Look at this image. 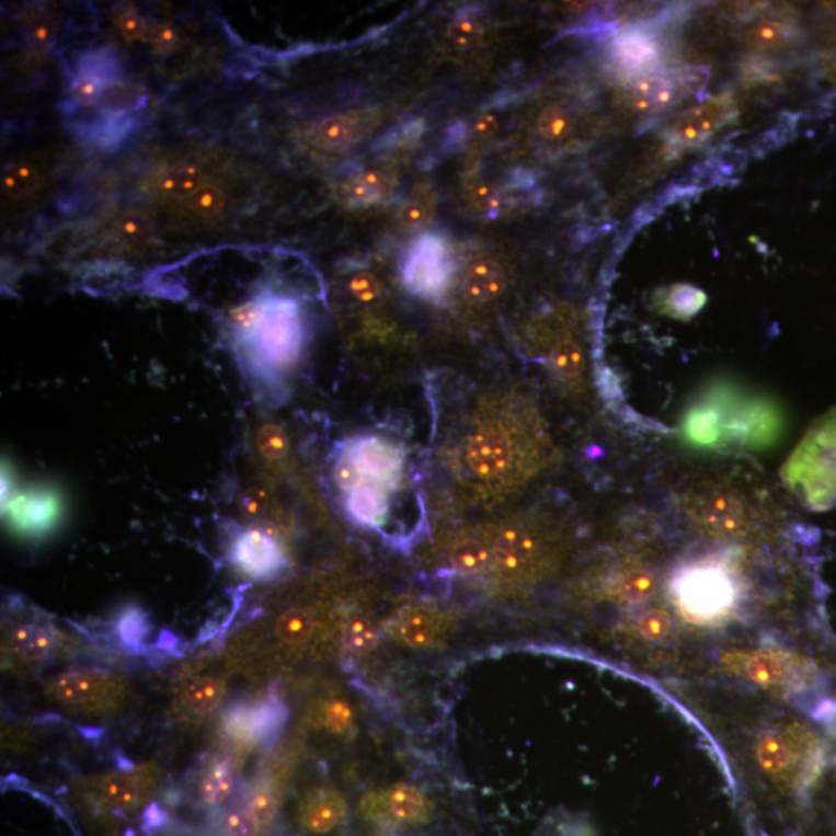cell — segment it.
<instances>
[{"instance_id":"6da1fadb","label":"cell","mask_w":836,"mask_h":836,"mask_svg":"<svg viewBox=\"0 0 836 836\" xmlns=\"http://www.w3.org/2000/svg\"><path fill=\"white\" fill-rule=\"evenodd\" d=\"M236 336L253 362L264 369L294 363L301 351L304 329L299 304L288 296L261 295L230 314Z\"/></svg>"},{"instance_id":"7a4b0ae2","label":"cell","mask_w":836,"mask_h":836,"mask_svg":"<svg viewBox=\"0 0 836 836\" xmlns=\"http://www.w3.org/2000/svg\"><path fill=\"white\" fill-rule=\"evenodd\" d=\"M756 760L771 779L805 793L827 766V747L813 731L789 723L760 734Z\"/></svg>"},{"instance_id":"3957f363","label":"cell","mask_w":836,"mask_h":836,"mask_svg":"<svg viewBox=\"0 0 836 836\" xmlns=\"http://www.w3.org/2000/svg\"><path fill=\"white\" fill-rule=\"evenodd\" d=\"M725 666L753 684L789 695H804L820 684L815 663L778 648L729 654Z\"/></svg>"},{"instance_id":"277c9868","label":"cell","mask_w":836,"mask_h":836,"mask_svg":"<svg viewBox=\"0 0 836 836\" xmlns=\"http://www.w3.org/2000/svg\"><path fill=\"white\" fill-rule=\"evenodd\" d=\"M674 602L689 620L715 623L733 609L736 588L725 570L697 564L682 570L673 581Z\"/></svg>"},{"instance_id":"5b68a950","label":"cell","mask_w":836,"mask_h":836,"mask_svg":"<svg viewBox=\"0 0 836 836\" xmlns=\"http://www.w3.org/2000/svg\"><path fill=\"white\" fill-rule=\"evenodd\" d=\"M359 813L370 826L399 831L426 824L433 813V802L412 783H393L367 792L359 801Z\"/></svg>"},{"instance_id":"8992f818","label":"cell","mask_w":836,"mask_h":836,"mask_svg":"<svg viewBox=\"0 0 836 836\" xmlns=\"http://www.w3.org/2000/svg\"><path fill=\"white\" fill-rule=\"evenodd\" d=\"M126 684L104 671H69L55 678L47 695L64 707L81 712H108L125 700Z\"/></svg>"},{"instance_id":"52a82bcc","label":"cell","mask_w":836,"mask_h":836,"mask_svg":"<svg viewBox=\"0 0 836 836\" xmlns=\"http://www.w3.org/2000/svg\"><path fill=\"white\" fill-rule=\"evenodd\" d=\"M287 721V707L272 692L267 699L257 702H238L228 707L222 715V730L225 736L243 747H268L279 738Z\"/></svg>"},{"instance_id":"ba28073f","label":"cell","mask_w":836,"mask_h":836,"mask_svg":"<svg viewBox=\"0 0 836 836\" xmlns=\"http://www.w3.org/2000/svg\"><path fill=\"white\" fill-rule=\"evenodd\" d=\"M451 277L453 259L448 243L434 232L420 236L404 257L403 283L408 290L420 298H440Z\"/></svg>"},{"instance_id":"9c48e42d","label":"cell","mask_w":836,"mask_h":836,"mask_svg":"<svg viewBox=\"0 0 836 836\" xmlns=\"http://www.w3.org/2000/svg\"><path fill=\"white\" fill-rule=\"evenodd\" d=\"M707 82L703 69H674L655 71L633 82L632 106L641 112H660L676 106Z\"/></svg>"},{"instance_id":"30bf717a","label":"cell","mask_w":836,"mask_h":836,"mask_svg":"<svg viewBox=\"0 0 836 836\" xmlns=\"http://www.w3.org/2000/svg\"><path fill=\"white\" fill-rule=\"evenodd\" d=\"M228 557L243 575L257 581L275 580L288 569L283 547L262 528H241L236 531Z\"/></svg>"},{"instance_id":"8fae6325","label":"cell","mask_w":836,"mask_h":836,"mask_svg":"<svg viewBox=\"0 0 836 836\" xmlns=\"http://www.w3.org/2000/svg\"><path fill=\"white\" fill-rule=\"evenodd\" d=\"M344 453L358 472V485L391 489L401 479L404 456L392 442L377 436L359 437Z\"/></svg>"},{"instance_id":"7c38bea8","label":"cell","mask_w":836,"mask_h":836,"mask_svg":"<svg viewBox=\"0 0 836 836\" xmlns=\"http://www.w3.org/2000/svg\"><path fill=\"white\" fill-rule=\"evenodd\" d=\"M61 515V497L55 490L45 486L21 491L7 502L10 528L24 538L37 539L50 534Z\"/></svg>"},{"instance_id":"4fadbf2b","label":"cell","mask_w":836,"mask_h":836,"mask_svg":"<svg viewBox=\"0 0 836 836\" xmlns=\"http://www.w3.org/2000/svg\"><path fill=\"white\" fill-rule=\"evenodd\" d=\"M380 122V108H355L322 119L307 133L306 140L321 151H343L365 140L367 135L377 129Z\"/></svg>"},{"instance_id":"5bb4252c","label":"cell","mask_w":836,"mask_h":836,"mask_svg":"<svg viewBox=\"0 0 836 836\" xmlns=\"http://www.w3.org/2000/svg\"><path fill=\"white\" fill-rule=\"evenodd\" d=\"M610 55L625 77L640 80L660 70L663 58L662 37L655 27L648 25L625 30L615 37Z\"/></svg>"},{"instance_id":"9a60e30c","label":"cell","mask_w":836,"mask_h":836,"mask_svg":"<svg viewBox=\"0 0 836 836\" xmlns=\"http://www.w3.org/2000/svg\"><path fill=\"white\" fill-rule=\"evenodd\" d=\"M118 56L111 48H96L81 56L69 90L70 107L80 108L99 104L108 85L118 81Z\"/></svg>"},{"instance_id":"2e32d148","label":"cell","mask_w":836,"mask_h":836,"mask_svg":"<svg viewBox=\"0 0 836 836\" xmlns=\"http://www.w3.org/2000/svg\"><path fill=\"white\" fill-rule=\"evenodd\" d=\"M734 115H736V103L733 95L730 92L721 93L678 116L671 127V141L682 148L699 145L711 137L715 130L729 125Z\"/></svg>"},{"instance_id":"e0dca14e","label":"cell","mask_w":836,"mask_h":836,"mask_svg":"<svg viewBox=\"0 0 836 836\" xmlns=\"http://www.w3.org/2000/svg\"><path fill=\"white\" fill-rule=\"evenodd\" d=\"M156 775L151 768L119 770L107 775L96 786L95 798L101 808L114 813H130L142 804L151 792Z\"/></svg>"},{"instance_id":"ac0fdd59","label":"cell","mask_w":836,"mask_h":836,"mask_svg":"<svg viewBox=\"0 0 836 836\" xmlns=\"http://www.w3.org/2000/svg\"><path fill=\"white\" fill-rule=\"evenodd\" d=\"M346 798L332 787H317L304 794L298 805V821L304 831L328 835L347 818Z\"/></svg>"},{"instance_id":"d6986e66","label":"cell","mask_w":836,"mask_h":836,"mask_svg":"<svg viewBox=\"0 0 836 836\" xmlns=\"http://www.w3.org/2000/svg\"><path fill=\"white\" fill-rule=\"evenodd\" d=\"M512 462V444L499 430H482L468 445V463L482 479L496 478Z\"/></svg>"},{"instance_id":"ffe728a7","label":"cell","mask_w":836,"mask_h":836,"mask_svg":"<svg viewBox=\"0 0 836 836\" xmlns=\"http://www.w3.org/2000/svg\"><path fill=\"white\" fill-rule=\"evenodd\" d=\"M446 632L448 625L445 618L426 609L410 610L389 628L393 639L417 650L438 646L445 640Z\"/></svg>"},{"instance_id":"44dd1931","label":"cell","mask_w":836,"mask_h":836,"mask_svg":"<svg viewBox=\"0 0 836 836\" xmlns=\"http://www.w3.org/2000/svg\"><path fill=\"white\" fill-rule=\"evenodd\" d=\"M396 190L392 175L381 171H366L344 179L335 186V196L341 204L351 208H362L380 204Z\"/></svg>"},{"instance_id":"7402d4cb","label":"cell","mask_w":836,"mask_h":836,"mask_svg":"<svg viewBox=\"0 0 836 836\" xmlns=\"http://www.w3.org/2000/svg\"><path fill=\"white\" fill-rule=\"evenodd\" d=\"M692 513L697 523L711 534H736L744 525V508L741 502L731 494H711L697 502Z\"/></svg>"},{"instance_id":"603a6c76","label":"cell","mask_w":836,"mask_h":836,"mask_svg":"<svg viewBox=\"0 0 836 836\" xmlns=\"http://www.w3.org/2000/svg\"><path fill=\"white\" fill-rule=\"evenodd\" d=\"M493 562L507 572L527 569L541 554V542L534 535L509 528L499 535L493 547Z\"/></svg>"},{"instance_id":"cb8c5ba5","label":"cell","mask_w":836,"mask_h":836,"mask_svg":"<svg viewBox=\"0 0 836 836\" xmlns=\"http://www.w3.org/2000/svg\"><path fill=\"white\" fill-rule=\"evenodd\" d=\"M227 695L222 678L197 677L185 685L179 697V711L185 718H205L217 710Z\"/></svg>"},{"instance_id":"d4e9b609","label":"cell","mask_w":836,"mask_h":836,"mask_svg":"<svg viewBox=\"0 0 836 836\" xmlns=\"http://www.w3.org/2000/svg\"><path fill=\"white\" fill-rule=\"evenodd\" d=\"M56 631L50 625L21 623L10 633V650L24 662H44L54 654Z\"/></svg>"},{"instance_id":"484cf974","label":"cell","mask_w":836,"mask_h":836,"mask_svg":"<svg viewBox=\"0 0 836 836\" xmlns=\"http://www.w3.org/2000/svg\"><path fill=\"white\" fill-rule=\"evenodd\" d=\"M234 766L228 757H216L202 771L197 783L198 802L205 809L216 810L234 792Z\"/></svg>"},{"instance_id":"4316f807","label":"cell","mask_w":836,"mask_h":836,"mask_svg":"<svg viewBox=\"0 0 836 836\" xmlns=\"http://www.w3.org/2000/svg\"><path fill=\"white\" fill-rule=\"evenodd\" d=\"M344 508L355 524L362 527L381 530L388 515V501L385 493L369 485H358L346 491Z\"/></svg>"},{"instance_id":"83f0119b","label":"cell","mask_w":836,"mask_h":836,"mask_svg":"<svg viewBox=\"0 0 836 836\" xmlns=\"http://www.w3.org/2000/svg\"><path fill=\"white\" fill-rule=\"evenodd\" d=\"M507 285V276L497 262L485 261L476 262L465 275V294L470 296L476 302H490L504 294Z\"/></svg>"},{"instance_id":"f1b7e54d","label":"cell","mask_w":836,"mask_h":836,"mask_svg":"<svg viewBox=\"0 0 836 836\" xmlns=\"http://www.w3.org/2000/svg\"><path fill=\"white\" fill-rule=\"evenodd\" d=\"M205 185L204 172L196 164L180 163L167 168L153 179V187L161 196L186 201Z\"/></svg>"},{"instance_id":"f546056e","label":"cell","mask_w":836,"mask_h":836,"mask_svg":"<svg viewBox=\"0 0 836 836\" xmlns=\"http://www.w3.org/2000/svg\"><path fill=\"white\" fill-rule=\"evenodd\" d=\"M114 631L116 641L123 650L140 654L151 633V621L140 607H126L116 617Z\"/></svg>"},{"instance_id":"4dcf8cb0","label":"cell","mask_w":836,"mask_h":836,"mask_svg":"<svg viewBox=\"0 0 836 836\" xmlns=\"http://www.w3.org/2000/svg\"><path fill=\"white\" fill-rule=\"evenodd\" d=\"M242 801L264 831L268 832L275 826L279 815V797H277L276 787L268 778L264 776L251 783L243 793Z\"/></svg>"},{"instance_id":"1f68e13d","label":"cell","mask_w":836,"mask_h":836,"mask_svg":"<svg viewBox=\"0 0 836 836\" xmlns=\"http://www.w3.org/2000/svg\"><path fill=\"white\" fill-rule=\"evenodd\" d=\"M794 32L797 30L790 22L779 21V19H764L745 32L744 39L749 47L756 48V50H776V48L792 43Z\"/></svg>"},{"instance_id":"d6a6232c","label":"cell","mask_w":836,"mask_h":836,"mask_svg":"<svg viewBox=\"0 0 836 836\" xmlns=\"http://www.w3.org/2000/svg\"><path fill=\"white\" fill-rule=\"evenodd\" d=\"M146 92L140 85L116 81L104 90L99 101L101 114L134 115L145 107Z\"/></svg>"},{"instance_id":"836d02e7","label":"cell","mask_w":836,"mask_h":836,"mask_svg":"<svg viewBox=\"0 0 836 836\" xmlns=\"http://www.w3.org/2000/svg\"><path fill=\"white\" fill-rule=\"evenodd\" d=\"M133 125L134 115L100 114L96 122L84 126V134L103 148H115L129 135Z\"/></svg>"},{"instance_id":"e575fe53","label":"cell","mask_w":836,"mask_h":836,"mask_svg":"<svg viewBox=\"0 0 836 836\" xmlns=\"http://www.w3.org/2000/svg\"><path fill=\"white\" fill-rule=\"evenodd\" d=\"M449 561L457 572L472 575L490 568L493 562V550L478 539H467L454 547Z\"/></svg>"},{"instance_id":"d590c367","label":"cell","mask_w":836,"mask_h":836,"mask_svg":"<svg viewBox=\"0 0 836 836\" xmlns=\"http://www.w3.org/2000/svg\"><path fill=\"white\" fill-rule=\"evenodd\" d=\"M313 629V614L304 607L288 609L287 612L280 615L276 625L277 635L290 646H301V644L307 643L312 637Z\"/></svg>"},{"instance_id":"8d00e7d4","label":"cell","mask_w":836,"mask_h":836,"mask_svg":"<svg viewBox=\"0 0 836 836\" xmlns=\"http://www.w3.org/2000/svg\"><path fill=\"white\" fill-rule=\"evenodd\" d=\"M217 828L222 836H267L243 801L220 813Z\"/></svg>"},{"instance_id":"74e56055","label":"cell","mask_w":836,"mask_h":836,"mask_svg":"<svg viewBox=\"0 0 836 836\" xmlns=\"http://www.w3.org/2000/svg\"><path fill=\"white\" fill-rule=\"evenodd\" d=\"M41 183H43V179H41L39 171L30 163L14 164L3 175V191L16 201L35 194Z\"/></svg>"},{"instance_id":"f35d334b","label":"cell","mask_w":836,"mask_h":836,"mask_svg":"<svg viewBox=\"0 0 836 836\" xmlns=\"http://www.w3.org/2000/svg\"><path fill=\"white\" fill-rule=\"evenodd\" d=\"M552 362L554 370L565 380H576L583 374L584 352L575 340H561L553 348Z\"/></svg>"},{"instance_id":"ab89813d","label":"cell","mask_w":836,"mask_h":836,"mask_svg":"<svg viewBox=\"0 0 836 836\" xmlns=\"http://www.w3.org/2000/svg\"><path fill=\"white\" fill-rule=\"evenodd\" d=\"M483 24L479 14L465 10L453 19L448 27V37L457 48H471L472 45L481 43L483 36Z\"/></svg>"},{"instance_id":"60d3db41","label":"cell","mask_w":836,"mask_h":836,"mask_svg":"<svg viewBox=\"0 0 836 836\" xmlns=\"http://www.w3.org/2000/svg\"><path fill=\"white\" fill-rule=\"evenodd\" d=\"M225 204H227V197H225L224 191L219 186L211 185V183H205L196 194L183 201V206L187 211L193 213L194 216L204 217V219L219 216L224 211Z\"/></svg>"},{"instance_id":"b9f144b4","label":"cell","mask_w":836,"mask_h":836,"mask_svg":"<svg viewBox=\"0 0 836 836\" xmlns=\"http://www.w3.org/2000/svg\"><path fill=\"white\" fill-rule=\"evenodd\" d=\"M354 710L351 705L340 699H330L321 705L318 710V722L330 733L343 734L351 733L354 729Z\"/></svg>"},{"instance_id":"7bdbcfd3","label":"cell","mask_w":836,"mask_h":836,"mask_svg":"<svg viewBox=\"0 0 836 836\" xmlns=\"http://www.w3.org/2000/svg\"><path fill=\"white\" fill-rule=\"evenodd\" d=\"M434 209H436V202H434L433 193L423 191V193L415 194L400 209V224L406 228L423 227L433 219Z\"/></svg>"},{"instance_id":"ee69618b","label":"cell","mask_w":836,"mask_h":836,"mask_svg":"<svg viewBox=\"0 0 836 836\" xmlns=\"http://www.w3.org/2000/svg\"><path fill=\"white\" fill-rule=\"evenodd\" d=\"M538 129L546 140H562V138L568 137L572 133V115L564 107L553 106L546 108L541 116H539Z\"/></svg>"},{"instance_id":"f6af8a7d","label":"cell","mask_w":836,"mask_h":836,"mask_svg":"<svg viewBox=\"0 0 836 836\" xmlns=\"http://www.w3.org/2000/svg\"><path fill=\"white\" fill-rule=\"evenodd\" d=\"M151 232L152 225L149 222L148 216L142 213L123 214L116 222V234L122 239V242L130 243V245L148 241Z\"/></svg>"},{"instance_id":"bcb514c9","label":"cell","mask_w":836,"mask_h":836,"mask_svg":"<svg viewBox=\"0 0 836 836\" xmlns=\"http://www.w3.org/2000/svg\"><path fill=\"white\" fill-rule=\"evenodd\" d=\"M425 133V123L415 118L401 123L378 140V149H400L414 145Z\"/></svg>"},{"instance_id":"7dc6e473","label":"cell","mask_w":836,"mask_h":836,"mask_svg":"<svg viewBox=\"0 0 836 836\" xmlns=\"http://www.w3.org/2000/svg\"><path fill=\"white\" fill-rule=\"evenodd\" d=\"M654 591V576L644 570H633V572L628 573L618 587V594L628 602H641V599L650 598Z\"/></svg>"},{"instance_id":"c3c4849f","label":"cell","mask_w":836,"mask_h":836,"mask_svg":"<svg viewBox=\"0 0 836 836\" xmlns=\"http://www.w3.org/2000/svg\"><path fill=\"white\" fill-rule=\"evenodd\" d=\"M343 641L344 648L348 652L362 654V652L373 650L375 644H377L378 632L369 621L354 620L347 626Z\"/></svg>"},{"instance_id":"681fc988","label":"cell","mask_w":836,"mask_h":836,"mask_svg":"<svg viewBox=\"0 0 836 836\" xmlns=\"http://www.w3.org/2000/svg\"><path fill=\"white\" fill-rule=\"evenodd\" d=\"M257 446L262 456L270 460H279L287 456L290 444H288L287 434L283 427L267 425L262 427L257 434Z\"/></svg>"},{"instance_id":"f907efd6","label":"cell","mask_w":836,"mask_h":836,"mask_svg":"<svg viewBox=\"0 0 836 836\" xmlns=\"http://www.w3.org/2000/svg\"><path fill=\"white\" fill-rule=\"evenodd\" d=\"M639 631L644 640L663 641L673 631V620L665 609H651L640 618Z\"/></svg>"},{"instance_id":"816d5d0a","label":"cell","mask_w":836,"mask_h":836,"mask_svg":"<svg viewBox=\"0 0 836 836\" xmlns=\"http://www.w3.org/2000/svg\"><path fill=\"white\" fill-rule=\"evenodd\" d=\"M24 28L30 39L36 44H47L56 35V24L54 16L47 11H32L24 18Z\"/></svg>"},{"instance_id":"f5cc1de1","label":"cell","mask_w":836,"mask_h":836,"mask_svg":"<svg viewBox=\"0 0 836 836\" xmlns=\"http://www.w3.org/2000/svg\"><path fill=\"white\" fill-rule=\"evenodd\" d=\"M116 28L122 33L126 39L129 41H146L148 36L149 27L146 24L145 19L140 16L134 9H123L115 14L114 19Z\"/></svg>"},{"instance_id":"db71d44e","label":"cell","mask_w":836,"mask_h":836,"mask_svg":"<svg viewBox=\"0 0 836 836\" xmlns=\"http://www.w3.org/2000/svg\"><path fill=\"white\" fill-rule=\"evenodd\" d=\"M348 290L358 301L373 302L375 299L380 298L381 285L378 283L377 277L370 275V273L362 272L356 273L348 280Z\"/></svg>"},{"instance_id":"11a10c76","label":"cell","mask_w":836,"mask_h":836,"mask_svg":"<svg viewBox=\"0 0 836 836\" xmlns=\"http://www.w3.org/2000/svg\"><path fill=\"white\" fill-rule=\"evenodd\" d=\"M146 43L151 44L157 54H167L179 44L177 30L168 24L157 25V27L149 28Z\"/></svg>"},{"instance_id":"9f6ffc18","label":"cell","mask_w":836,"mask_h":836,"mask_svg":"<svg viewBox=\"0 0 836 836\" xmlns=\"http://www.w3.org/2000/svg\"><path fill=\"white\" fill-rule=\"evenodd\" d=\"M471 202L481 213L494 214L501 208V196L489 185H479L472 190Z\"/></svg>"},{"instance_id":"6f0895ef","label":"cell","mask_w":836,"mask_h":836,"mask_svg":"<svg viewBox=\"0 0 836 836\" xmlns=\"http://www.w3.org/2000/svg\"><path fill=\"white\" fill-rule=\"evenodd\" d=\"M164 821H167V815H164L163 810L159 805L152 804L145 810L146 828H160L163 826Z\"/></svg>"},{"instance_id":"680465c9","label":"cell","mask_w":836,"mask_h":836,"mask_svg":"<svg viewBox=\"0 0 836 836\" xmlns=\"http://www.w3.org/2000/svg\"><path fill=\"white\" fill-rule=\"evenodd\" d=\"M474 130L481 135V137H490V135H493L497 130V119L491 115L482 116V118H479V122L476 123Z\"/></svg>"},{"instance_id":"91938a15","label":"cell","mask_w":836,"mask_h":836,"mask_svg":"<svg viewBox=\"0 0 836 836\" xmlns=\"http://www.w3.org/2000/svg\"><path fill=\"white\" fill-rule=\"evenodd\" d=\"M157 646L164 651H172L174 648L179 646V639L174 633L168 631L161 632L159 641H157Z\"/></svg>"},{"instance_id":"94428289","label":"cell","mask_w":836,"mask_h":836,"mask_svg":"<svg viewBox=\"0 0 836 836\" xmlns=\"http://www.w3.org/2000/svg\"><path fill=\"white\" fill-rule=\"evenodd\" d=\"M561 836H581L579 831H572V828H568V832H564V835Z\"/></svg>"}]
</instances>
